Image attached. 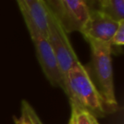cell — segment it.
Segmentation results:
<instances>
[{
  "mask_svg": "<svg viewBox=\"0 0 124 124\" xmlns=\"http://www.w3.org/2000/svg\"><path fill=\"white\" fill-rule=\"evenodd\" d=\"M65 93L78 105L90 111L95 117L106 114L105 102L86 67L78 61L68 71L65 81Z\"/></svg>",
  "mask_w": 124,
  "mask_h": 124,
  "instance_id": "cell-1",
  "label": "cell"
},
{
  "mask_svg": "<svg viewBox=\"0 0 124 124\" xmlns=\"http://www.w3.org/2000/svg\"><path fill=\"white\" fill-rule=\"evenodd\" d=\"M86 41L90 46L92 65L98 83L99 92L105 106L116 110L117 101L114 87L111 46L108 42H101L91 38H86Z\"/></svg>",
  "mask_w": 124,
  "mask_h": 124,
  "instance_id": "cell-2",
  "label": "cell"
},
{
  "mask_svg": "<svg viewBox=\"0 0 124 124\" xmlns=\"http://www.w3.org/2000/svg\"><path fill=\"white\" fill-rule=\"evenodd\" d=\"M46 4L66 34L83 31L90 16L88 1L46 0Z\"/></svg>",
  "mask_w": 124,
  "mask_h": 124,
  "instance_id": "cell-3",
  "label": "cell"
},
{
  "mask_svg": "<svg viewBox=\"0 0 124 124\" xmlns=\"http://www.w3.org/2000/svg\"><path fill=\"white\" fill-rule=\"evenodd\" d=\"M48 43L58 62L60 72L66 81L68 71L76 63L80 61L72 48L67 34L63 30L56 18L50 11V22L48 38ZM66 89V88H65Z\"/></svg>",
  "mask_w": 124,
  "mask_h": 124,
  "instance_id": "cell-4",
  "label": "cell"
},
{
  "mask_svg": "<svg viewBox=\"0 0 124 124\" xmlns=\"http://www.w3.org/2000/svg\"><path fill=\"white\" fill-rule=\"evenodd\" d=\"M30 36L40 35L47 38L49 30L50 9L45 0H18Z\"/></svg>",
  "mask_w": 124,
  "mask_h": 124,
  "instance_id": "cell-5",
  "label": "cell"
},
{
  "mask_svg": "<svg viewBox=\"0 0 124 124\" xmlns=\"http://www.w3.org/2000/svg\"><path fill=\"white\" fill-rule=\"evenodd\" d=\"M31 38L35 47L37 58L46 78L53 86L60 87L65 92L64 78L47 38L40 35H33Z\"/></svg>",
  "mask_w": 124,
  "mask_h": 124,
  "instance_id": "cell-6",
  "label": "cell"
},
{
  "mask_svg": "<svg viewBox=\"0 0 124 124\" xmlns=\"http://www.w3.org/2000/svg\"><path fill=\"white\" fill-rule=\"evenodd\" d=\"M119 22L110 19L97 9H91L90 7L89 19L81 33L85 39L91 38L110 43L118 28Z\"/></svg>",
  "mask_w": 124,
  "mask_h": 124,
  "instance_id": "cell-7",
  "label": "cell"
},
{
  "mask_svg": "<svg viewBox=\"0 0 124 124\" xmlns=\"http://www.w3.org/2000/svg\"><path fill=\"white\" fill-rule=\"evenodd\" d=\"M97 9L113 21L119 22L124 20V0H100Z\"/></svg>",
  "mask_w": 124,
  "mask_h": 124,
  "instance_id": "cell-8",
  "label": "cell"
},
{
  "mask_svg": "<svg viewBox=\"0 0 124 124\" xmlns=\"http://www.w3.org/2000/svg\"><path fill=\"white\" fill-rule=\"evenodd\" d=\"M71 117L68 124H100L97 118L88 110L70 100Z\"/></svg>",
  "mask_w": 124,
  "mask_h": 124,
  "instance_id": "cell-9",
  "label": "cell"
},
{
  "mask_svg": "<svg viewBox=\"0 0 124 124\" xmlns=\"http://www.w3.org/2000/svg\"><path fill=\"white\" fill-rule=\"evenodd\" d=\"M110 44L111 48L113 47H119L122 48L124 44V20L119 22L118 28L116 31L115 34L110 41Z\"/></svg>",
  "mask_w": 124,
  "mask_h": 124,
  "instance_id": "cell-10",
  "label": "cell"
},
{
  "mask_svg": "<svg viewBox=\"0 0 124 124\" xmlns=\"http://www.w3.org/2000/svg\"><path fill=\"white\" fill-rule=\"evenodd\" d=\"M21 108L26 110V114L28 115L29 118L31 119L32 124H43V122L41 121V119H40V117L38 116V115L37 114V112L35 111V110L29 104V102L23 100L22 101H21Z\"/></svg>",
  "mask_w": 124,
  "mask_h": 124,
  "instance_id": "cell-11",
  "label": "cell"
},
{
  "mask_svg": "<svg viewBox=\"0 0 124 124\" xmlns=\"http://www.w3.org/2000/svg\"><path fill=\"white\" fill-rule=\"evenodd\" d=\"M15 124H32L31 119L26 114V110L21 108V115L20 117H14Z\"/></svg>",
  "mask_w": 124,
  "mask_h": 124,
  "instance_id": "cell-12",
  "label": "cell"
}]
</instances>
